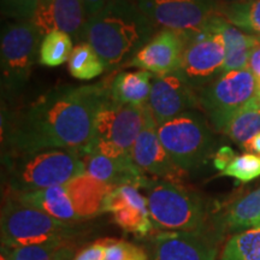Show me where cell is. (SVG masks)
Masks as SVG:
<instances>
[{"label":"cell","instance_id":"4fadbf2b","mask_svg":"<svg viewBox=\"0 0 260 260\" xmlns=\"http://www.w3.org/2000/svg\"><path fill=\"white\" fill-rule=\"evenodd\" d=\"M132 157L145 174H149L155 178L181 183L182 178L187 175V172L175 164L162 146L158 135V125L148 105L146 107L144 128L136 139Z\"/></svg>","mask_w":260,"mask_h":260},{"label":"cell","instance_id":"83f0119b","mask_svg":"<svg viewBox=\"0 0 260 260\" xmlns=\"http://www.w3.org/2000/svg\"><path fill=\"white\" fill-rule=\"evenodd\" d=\"M222 260H260V228L234 234L224 246Z\"/></svg>","mask_w":260,"mask_h":260},{"label":"cell","instance_id":"6da1fadb","mask_svg":"<svg viewBox=\"0 0 260 260\" xmlns=\"http://www.w3.org/2000/svg\"><path fill=\"white\" fill-rule=\"evenodd\" d=\"M110 98V87L103 82L48 90L6 122L3 141L8 153L61 148L82 155L93 139L98 113Z\"/></svg>","mask_w":260,"mask_h":260},{"label":"cell","instance_id":"8fae6325","mask_svg":"<svg viewBox=\"0 0 260 260\" xmlns=\"http://www.w3.org/2000/svg\"><path fill=\"white\" fill-rule=\"evenodd\" d=\"M160 29L184 34L199 31L214 15L222 0H132Z\"/></svg>","mask_w":260,"mask_h":260},{"label":"cell","instance_id":"7402d4cb","mask_svg":"<svg viewBox=\"0 0 260 260\" xmlns=\"http://www.w3.org/2000/svg\"><path fill=\"white\" fill-rule=\"evenodd\" d=\"M153 74L146 70L122 71L110 84V95L115 103L125 105H147Z\"/></svg>","mask_w":260,"mask_h":260},{"label":"cell","instance_id":"ffe728a7","mask_svg":"<svg viewBox=\"0 0 260 260\" xmlns=\"http://www.w3.org/2000/svg\"><path fill=\"white\" fill-rule=\"evenodd\" d=\"M212 24L218 29L225 45V63L224 73L242 70L248 67L252 52L260 45V40L228 22L219 14L211 18Z\"/></svg>","mask_w":260,"mask_h":260},{"label":"cell","instance_id":"8d00e7d4","mask_svg":"<svg viewBox=\"0 0 260 260\" xmlns=\"http://www.w3.org/2000/svg\"><path fill=\"white\" fill-rule=\"evenodd\" d=\"M110 2H111V0H82L84 9H86L87 15H88V18L98 14V12L105 8Z\"/></svg>","mask_w":260,"mask_h":260},{"label":"cell","instance_id":"44dd1931","mask_svg":"<svg viewBox=\"0 0 260 260\" xmlns=\"http://www.w3.org/2000/svg\"><path fill=\"white\" fill-rule=\"evenodd\" d=\"M11 197L21 203L44 211L61 222L73 224L80 222L64 184L29 193H11Z\"/></svg>","mask_w":260,"mask_h":260},{"label":"cell","instance_id":"484cf974","mask_svg":"<svg viewBox=\"0 0 260 260\" xmlns=\"http://www.w3.org/2000/svg\"><path fill=\"white\" fill-rule=\"evenodd\" d=\"M68 67L71 76L81 81L95 79L106 70L105 64L87 42H81L74 47Z\"/></svg>","mask_w":260,"mask_h":260},{"label":"cell","instance_id":"74e56055","mask_svg":"<svg viewBox=\"0 0 260 260\" xmlns=\"http://www.w3.org/2000/svg\"><path fill=\"white\" fill-rule=\"evenodd\" d=\"M246 151L252 152V153L260 155V133L256 134L252 140H249L246 145L242 146Z\"/></svg>","mask_w":260,"mask_h":260},{"label":"cell","instance_id":"4dcf8cb0","mask_svg":"<svg viewBox=\"0 0 260 260\" xmlns=\"http://www.w3.org/2000/svg\"><path fill=\"white\" fill-rule=\"evenodd\" d=\"M105 260H149V258L147 252L140 246L124 240L110 239Z\"/></svg>","mask_w":260,"mask_h":260},{"label":"cell","instance_id":"52a82bcc","mask_svg":"<svg viewBox=\"0 0 260 260\" xmlns=\"http://www.w3.org/2000/svg\"><path fill=\"white\" fill-rule=\"evenodd\" d=\"M158 135L172 160L184 172L204 165L214 146L211 124L195 110L159 124Z\"/></svg>","mask_w":260,"mask_h":260},{"label":"cell","instance_id":"9c48e42d","mask_svg":"<svg viewBox=\"0 0 260 260\" xmlns=\"http://www.w3.org/2000/svg\"><path fill=\"white\" fill-rule=\"evenodd\" d=\"M258 93V81L248 68L225 71L199 90L200 109L211 126L222 133L230 118Z\"/></svg>","mask_w":260,"mask_h":260},{"label":"cell","instance_id":"ab89813d","mask_svg":"<svg viewBox=\"0 0 260 260\" xmlns=\"http://www.w3.org/2000/svg\"><path fill=\"white\" fill-rule=\"evenodd\" d=\"M259 93H260V92H259Z\"/></svg>","mask_w":260,"mask_h":260},{"label":"cell","instance_id":"ac0fdd59","mask_svg":"<svg viewBox=\"0 0 260 260\" xmlns=\"http://www.w3.org/2000/svg\"><path fill=\"white\" fill-rule=\"evenodd\" d=\"M82 160L87 174L113 188L129 184L141 189L148 178L133 158L113 159L99 153H86Z\"/></svg>","mask_w":260,"mask_h":260},{"label":"cell","instance_id":"8992f818","mask_svg":"<svg viewBox=\"0 0 260 260\" xmlns=\"http://www.w3.org/2000/svg\"><path fill=\"white\" fill-rule=\"evenodd\" d=\"M146 107L110 100L98 113L94 135L82 153H99L113 159H128L145 124Z\"/></svg>","mask_w":260,"mask_h":260},{"label":"cell","instance_id":"836d02e7","mask_svg":"<svg viewBox=\"0 0 260 260\" xmlns=\"http://www.w3.org/2000/svg\"><path fill=\"white\" fill-rule=\"evenodd\" d=\"M236 157L237 155L232 147H229V146H223V147H220L218 151L216 152V154H214L213 157L214 168L222 172L225 170L228 165H229Z\"/></svg>","mask_w":260,"mask_h":260},{"label":"cell","instance_id":"9a60e30c","mask_svg":"<svg viewBox=\"0 0 260 260\" xmlns=\"http://www.w3.org/2000/svg\"><path fill=\"white\" fill-rule=\"evenodd\" d=\"M186 41L184 32L160 29L125 67L139 68L155 76L176 73L181 67Z\"/></svg>","mask_w":260,"mask_h":260},{"label":"cell","instance_id":"30bf717a","mask_svg":"<svg viewBox=\"0 0 260 260\" xmlns=\"http://www.w3.org/2000/svg\"><path fill=\"white\" fill-rule=\"evenodd\" d=\"M186 37V47L176 74L199 92L224 73L225 45L211 19L201 30Z\"/></svg>","mask_w":260,"mask_h":260},{"label":"cell","instance_id":"d6a6232c","mask_svg":"<svg viewBox=\"0 0 260 260\" xmlns=\"http://www.w3.org/2000/svg\"><path fill=\"white\" fill-rule=\"evenodd\" d=\"M110 239L99 240L90 243L77 253L74 260H105V253Z\"/></svg>","mask_w":260,"mask_h":260},{"label":"cell","instance_id":"d590c367","mask_svg":"<svg viewBox=\"0 0 260 260\" xmlns=\"http://www.w3.org/2000/svg\"><path fill=\"white\" fill-rule=\"evenodd\" d=\"M247 68L252 71L253 75L255 76L256 81H258L259 92H260V45L258 47H255V50L252 52V56L249 58V63Z\"/></svg>","mask_w":260,"mask_h":260},{"label":"cell","instance_id":"3957f363","mask_svg":"<svg viewBox=\"0 0 260 260\" xmlns=\"http://www.w3.org/2000/svg\"><path fill=\"white\" fill-rule=\"evenodd\" d=\"M4 161L11 193H29L60 186L86 172L82 155L71 149L6 153Z\"/></svg>","mask_w":260,"mask_h":260},{"label":"cell","instance_id":"e575fe53","mask_svg":"<svg viewBox=\"0 0 260 260\" xmlns=\"http://www.w3.org/2000/svg\"><path fill=\"white\" fill-rule=\"evenodd\" d=\"M76 249V243H74L70 240V241H68L63 247H61L51 260H74L75 256L77 254Z\"/></svg>","mask_w":260,"mask_h":260},{"label":"cell","instance_id":"f35d334b","mask_svg":"<svg viewBox=\"0 0 260 260\" xmlns=\"http://www.w3.org/2000/svg\"><path fill=\"white\" fill-rule=\"evenodd\" d=\"M256 228H260V220H259V222H258V224H256V225H255Z\"/></svg>","mask_w":260,"mask_h":260},{"label":"cell","instance_id":"4316f807","mask_svg":"<svg viewBox=\"0 0 260 260\" xmlns=\"http://www.w3.org/2000/svg\"><path fill=\"white\" fill-rule=\"evenodd\" d=\"M74 50V40L67 32L54 30L42 38L39 50V61L48 68L60 67L69 61Z\"/></svg>","mask_w":260,"mask_h":260},{"label":"cell","instance_id":"f546056e","mask_svg":"<svg viewBox=\"0 0 260 260\" xmlns=\"http://www.w3.org/2000/svg\"><path fill=\"white\" fill-rule=\"evenodd\" d=\"M220 175L235 178L241 183H248L260 177V155L254 153L237 155Z\"/></svg>","mask_w":260,"mask_h":260},{"label":"cell","instance_id":"7a4b0ae2","mask_svg":"<svg viewBox=\"0 0 260 260\" xmlns=\"http://www.w3.org/2000/svg\"><path fill=\"white\" fill-rule=\"evenodd\" d=\"M158 29L132 0H111L88 18L82 42L94 48L106 70L126 65Z\"/></svg>","mask_w":260,"mask_h":260},{"label":"cell","instance_id":"cb8c5ba5","mask_svg":"<svg viewBox=\"0 0 260 260\" xmlns=\"http://www.w3.org/2000/svg\"><path fill=\"white\" fill-rule=\"evenodd\" d=\"M218 14L260 40V0H222Z\"/></svg>","mask_w":260,"mask_h":260},{"label":"cell","instance_id":"5b68a950","mask_svg":"<svg viewBox=\"0 0 260 260\" xmlns=\"http://www.w3.org/2000/svg\"><path fill=\"white\" fill-rule=\"evenodd\" d=\"M41 40V32L31 21L3 23L0 41L3 98L15 99L24 89L39 56Z\"/></svg>","mask_w":260,"mask_h":260},{"label":"cell","instance_id":"e0dca14e","mask_svg":"<svg viewBox=\"0 0 260 260\" xmlns=\"http://www.w3.org/2000/svg\"><path fill=\"white\" fill-rule=\"evenodd\" d=\"M42 38L48 32H67L76 44L82 42V32L88 21L82 0H39L30 19Z\"/></svg>","mask_w":260,"mask_h":260},{"label":"cell","instance_id":"603a6c76","mask_svg":"<svg viewBox=\"0 0 260 260\" xmlns=\"http://www.w3.org/2000/svg\"><path fill=\"white\" fill-rule=\"evenodd\" d=\"M223 134L240 146L260 133V93L245 104L224 126Z\"/></svg>","mask_w":260,"mask_h":260},{"label":"cell","instance_id":"5bb4252c","mask_svg":"<svg viewBox=\"0 0 260 260\" xmlns=\"http://www.w3.org/2000/svg\"><path fill=\"white\" fill-rule=\"evenodd\" d=\"M218 236L210 230L161 232L153 239L151 260H216Z\"/></svg>","mask_w":260,"mask_h":260},{"label":"cell","instance_id":"2e32d148","mask_svg":"<svg viewBox=\"0 0 260 260\" xmlns=\"http://www.w3.org/2000/svg\"><path fill=\"white\" fill-rule=\"evenodd\" d=\"M104 212L112 214V219L125 233L144 237L153 228L146 198L134 186L113 188L104 203Z\"/></svg>","mask_w":260,"mask_h":260},{"label":"cell","instance_id":"ba28073f","mask_svg":"<svg viewBox=\"0 0 260 260\" xmlns=\"http://www.w3.org/2000/svg\"><path fill=\"white\" fill-rule=\"evenodd\" d=\"M2 245L5 249L37 245L52 240H71L73 223L61 222L37 207L10 197L2 211Z\"/></svg>","mask_w":260,"mask_h":260},{"label":"cell","instance_id":"7c38bea8","mask_svg":"<svg viewBox=\"0 0 260 260\" xmlns=\"http://www.w3.org/2000/svg\"><path fill=\"white\" fill-rule=\"evenodd\" d=\"M147 105L159 125L181 113L200 109L199 92L176 73L154 75Z\"/></svg>","mask_w":260,"mask_h":260},{"label":"cell","instance_id":"1f68e13d","mask_svg":"<svg viewBox=\"0 0 260 260\" xmlns=\"http://www.w3.org/2000/svg\"><path fill=\"white\" fill-rule=\"evenodd\" d=\"M39 0H0L2 16L9 21H30Z\"/></svg>","mask_w":260,"mask_h":260},{"label":"cell","instance_id":"d4e9b609","mask_svg":"<svg viewBox=\"0 0 260 260\" xmlns=\"http://www.w3.org/2000/svg\"><path fill=\"white\" fill-rule=\"evenodd\" d=\"M260 220V187L229 206L222 218V229L246 230Z\"/></svg>","mask_w":260,"mask_h":260},{"label":"cell","instance_id":"f1b7e54d","mask_svg":"<svg viewBox=\"0 0 260 260\" xmlns=\"http://www.w3.org/2000/svg\"><path fill=\"white\" fill-rule=\"evenodd\" d=\"M68 241L70 240H52L14 249L3 248L2 260H51Z\"/></svg>","mask_w":260,"mask_h":260},{"label":"cell","instance_id":"d6986e66","mask_svg":"<svg viewBox=\"0 0 260 260\" xmlns=\"http://www.w3.org/2000/svg\"><path fill=\"white\" fill-rule=\"evenodd\" d=\"M80 220L90 219L104 213V203L113 187L96 180L90 175L76 176L64 184Z\"/></svg>","mask_w":260,"mask_h":260},{"label":"cell","instance_id":"277c9868","mask_svg":"<svg viewBox=\"0 0 260 260\" xmlns=\"http://www.w3.org/2000/svg\"><path fill=\"white\" fill-rule=\"evenodd\" d=\"M154 229L161 232H199L206 229L207 207L200 195L181 183L151 178L144 187Z\"/></svg>","mask_w":260,"mask_h":260}]
</instances>
